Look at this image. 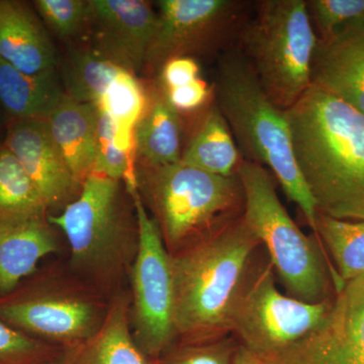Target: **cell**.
Listing matches in <instances>:
<instances>
[{
    "instance_id": "obj_1",
    "label": "cell",
    "mask_w": 364,
    "mask_h": 364,
    "mask_svg": "<svg viewBox=\"0 0 364 364\" xmlns=\"http://www.w3.org/2000/svg\"><path fill=\"white\" fill-rule=\"evenodd\" d=\"M286 114L294 159L318 212L364 221V114L313 85Z\"/></svg>"
},
{
    "instance_id": "obj_2",
    "label": "cell",
    "mask_w": 364,
    "mask_h": 364,
    "mask_svg": "<svg viewBox=\"0 0 364 364\" xmlns=\"http://www.w3.org/2000/svg\"><path fill=\"white\" fill-rule=\"evenodd\" d=\"M262 248L242 215L170 255L178 343H205L231 335L235 311Z\"/></svg>"
},
{
    "instance_id": "obj_3",
    "label": "cell",
    "mask_w": 364,
    "mask_h": 364,
    "mask_svg": "<svg viewBox=\"0 0 364 364\" xmlns=\"http://www.w3.org/2000/svg\"><path fill=\"white\" fill-rule=\"evenodd\" d=\"M53 226L68 243L66 265L77 279L112 299L124 291L139 246L135 207L124 181L92 173Z\"/></svg>"
},
{
    "instance_id": "obj_4",
    "label": "cell",
    "mask_w": 364,
    "mask_h": 364,
    "mask_svg": "<svg viewBox=\"0 0 364 364\" xmlns=\"http://www.w3.org/2000/svg\"><path fill=\"white\" fill-rule=\"evenodd\" d=\"M214 95L243 159L269 169L314 233L317 205L294 159L286 111L269 100L237 47L218 59Z\"/></svg>"
},
{
    "instance_id": "obj_5",
    "label": "cell",
    "mask_w": 364,
    "mask_h": 364,
    "mask_svg": "<svg viewBox=\"0 0 364 364\" xmlns=\"http://www.w3.org/2000/svg\"><path fill=\"white\" fill-rule=\"evenodd\" d=\"M136 181L169 255L221 231L244 214L238 173L215 176L179 161L158 167L136 165Z\"/></svg>"
},
{
    "instance_id": "obj_6",
    "label": "cell",
    "mask_w": 364,
    "mask_h": 364,
    "mask_svg": "<svg viewBox=\"0 0 364 364\" xmlns=\"http://www.w3.org/2000/svg\"><path fill=\"white\" fill-rule=\"evenodd\" d=\"M238 176L245 196L243 219L259 239L287 296L317 304L344 284L315 235L306 236L280 202L267 168L243 160Z\"/></svg>"
},
{
    "instance_id": "obj_7",
    "label": "cell",
    "mask_w": 364,
    "mask_h": 364,
    "mask_svg": "<svg viewBox=\"0 0 364 364\" xmlns=\"http://www.w3.org/2000/svg\"><path fill=\"white\" fill-rule=\"evenodd\" d=\"M111 301L56 262L0 298V320L45 343L74 349L102 327Z\"/></svg>"
},
{
    "instance_id": "obj_8",
    "label": "cell",
    "mask_w": 364,
    "mask_h": 364,
    "mask_svg": "<svg viewBox=\"0 0 364 364\" xmlns=\"http://www.w3.org/2000/svg\"><path fill=\"white\" fill-rule=\"evenodd\" d=\"M318 41L306 0H261L254 4L236 47L269 100L287 111L312 85Z\"/></svg>"
},
{
    "instance_id": "obj_9",
    "label": "cell",
    "mask_w": 364,
    "mask_h": 364,
    "mask_svg": "<svg viewBox=\"0 0 364 364\" xmlns=\"http://www.w3.org/2000/svg\"><path fill=\"white\" fill-rule=\"evenodd\" d=\"M126 186L139 227L138 252L129 275L131 329L139 347L158 361L177 342L171 260L138 186Z\"/></svg>"
},
{
    "instance_id": "obj_10",
    "label": "cell",
    "mask_w": 364,
    "mask_h": 364,
    "mask_svg": "<svg viewBox=\"0 0 364 364\" xmlns=\"http://www.w3.org/2000/svg\"><path fill=\"white\" fill-rule=\"evenodd\" d=\"M144 71L157 77L168 60L219 59L236 47L253 4L242 0H161Z\"/></svg>"
},
{
    "instance_id": "obj_11",
    "label": "cell",
    "mask_w": 364,
    "mask_h": 364,
    "mask_svg": "<svg viewBox=\"0 0 364 364\" xmlns=\"http://www.w3.org/2000/svg\"><path fill=\"white\" fill-rule=\"evenodd\" d=\"M332 301L306 303L280 293L274 268L262 254L235 311L231 335L261 358L273 355L317 328Z\"/></svg>"
},
{
    "instance_id": "obj_12",
    "label": "cell",
    "mask_w": 364,
    "mask_h": 364,
    "mask_svg": "<svg viewBox=\"0 0 364 364\" xmlns=\"http://www.w3.org/2000/svg\"><path fill=\"white\" fill-rule=\"evenodd\" d=\"M261 358L267 364H364V275L335 294L327 315L308 336Z\"/></svg>"
},
{
    "instance_id": "obj_13",
    "label": "cell",
    "mask_w": 364,
    "mask_h": 364,
    "mask_svg": "<svg viewBox=\"0 0 364 364\" xmlns=\"http://www.w3.org/2000/svg\"><path fill=\"white\" fill-rule=\"evenodd\" d=\"M158 26V11L145 0H90L91 47L131 73L144 71Z\"/></svg>"
},
{
    "instance_id": "obj_14",
    "label": "cell",
    "mask_w": 364,
    "mask_h": 364,
    "mask_svg": "<svg viewBox=\"0 0 364 364\" xmlns=\"http://www.w3.org/2000/svg\"><path fill=\"white\" fill-rule=\"evenodd\" d=\"M4 144L32 179L50 215L77 198L82 186L72 176L46 119H9Z\"/></svg>"
},
{
    "instance_id": "obj_15",
    "label": "cell",
    "mask_w": 364,
    "mask_h": 364,
    "mask_svg": "<svg viewBox=\"0 0 364 364\" xmlns=\"http://www.w3.org/2000/svg\"><path fill=\"white\" fill-rule=\"evenodd\" d=\"M312 85L364 114V18L318 41L312 61Z\"/></svg>"
},
{
    "instance_id": "obj_16",
    "label": "cell",
    "mask_w": 364,
    "mask_h": 364,
    "mask_svg": "<svg viewBox=\"0 0 364 364\" xmlns=\"http://www.w3.org/2000/svg\"><path fill=\"white\" fill-rule=\"evenodd\" d=\"M60 251L49 214L0 220V298L37 272L41 260Z\"/></svg>"
},
{
    "instance_id": "obj_17",
    "label": "cell",
    "mask_w": 364,
    "mask_h": 364,
    "mask_svg": "<svg viewBox=\"0 0 364 364\" xmlns=\"http://www.w3.org/2000/svg\"><path fill=\"white\" fill-rule=\"evenodd\" d=\"M0 58L26 74L58 69L56 48L28 2L0 0Z\"/></svg>"
},
{
    "instance_id": "obj_18",
    "label": "cell",
    "mask_w": 364,
    "mask_h": 364,
    "mask_svg": "<svg viewBox=\"0 0 364 364\" xmlns=\"http://www.w3.org/2000/svg\"><path fill=\"white\" fill-rule=\"evenodd\" d=\"M98 116L97 105L77 102L64 93L46 119L53 141L81 186L93 173Z\"/></svg>"
},
{
    "instance_id": "obj_19",
    "label": "cell",
    "mask_w": 364,
    "mask_h": 364,
    "mask_svg": "<svg viewBox=\"0 0 364 364\" xmlns=\"http://www.w3.org/2000/svg\"><path fill=\"white\" fill-rule=\"evenodd\" d=\"M183 123L157 81L148 90V105L134 132L138 165L164 166L181 161Z\"/></svg>"
},
{
    "instance_id": "obj_20",
    "label": "cell",
    "mask_w": 364,
    "mask_h": 364,
    "mask_svg": "<svg viewBox=\"0 0 364 364\" xmlns=\"http://www.w3.org/2000/svg\"><path fill=\"white\" fill-rule=\"evenodd\" d=\"M130 293L112 298L109 312L98 331L73 349L72 364H158L136 344L130 323Z\"/></svg>"
},
{
    "instance_id": "obj_21",
    "label": "cell",
    "mask_w": 364,
    "mask_h": 364,
    "mask_svg": "<svg viewBox=\"0 0 364 364\" xmlns=\"http://www.w3.org/2000/svg\"><path fill=\"white\" fill-rule=\"evenodd\" d=\"M64 93L58 69L26 74L0 58V107L9 119H46Z\"/></svg>"
},
{
    "instance_id": "obj_22",
    "label": "cell",
    "mask_w": 364,
    "mask_h": 364,
    "mask_svg": "<svg viewBox=\"0 0 364 364\" xmlns=\"http://www.w3.org/2000/svg\"><path fill=\"white\" fill-rule=\"evenodd\" d=\"M243 160L231 129L214 100L203 112L181 161L208 173L232 176L238 173Z\"/></svg>"
},
{
    "instance_id": "obj_23",
    "label": "cell",
    "mask_w": 364,
    "mask_h": 364,
    "mask_svg": "<svg viewBox=\"0 0 364 364\" xmlns=\"http://www.w3.org/2000/svg\"><path fill=\"white\" fill-rule=\"evenodd\" d=\"M123 70L90 45L69 48L61 65L64 92L77 102L97 105Z\"/></svg>"
},
{
    "instance_id": "obj_24",
    "label": "cell",
    "mask_w": 364,
    "mask_h": 364,
    "mask_svg": "<svg viewBox=\"0 0 364 364\" xmlns=\"http://www.w3.org/2000/svg\"><path fill=\"white\" fill-rule=\"evenodd\" d=\"M314 235L342 284L364 275V221H346L317 213Z\"/></svg>"
},
{
    "instance_id": "obj_25",
    "label": "cell",
    "mask_w": 364,
    "mask_h": 364,
    "mask_svg": "<svg viewBox=\"0 0 364 364\" xmlns=\"http://www.w3.org/2000/svg\"><path fill=\"white\" fill-rule=\"evenodd\" d=\"M148 105V90L136 74L123 70L112 81L97 105L116 126L117 142L135 155L134 132Z\"/></svg>"
},
{
    "instance_id": "obj_26",
    "label": "cell",
    "mask_w": 364,
    "mask_h": 364,
    "mask_svg": "<svg viewBox=\"0 0 364 364\" xmlns=\"http://www.w3.org/2000/svg\"><path fill=\"white\" fill-rule=\"evenodd\" d=\"M43 214H49V210L42 196L20 161L2 143L0 145V220Z\"/></svg>"
},
{
    "instance_id": "obj_27",
    "label": "cell",
    "mask_w": 364,
    "mask_h": 364,
    "mask_svg": "<svg viewBox=\"0 0 364 364\" xmlns=\"http://www.w3.org/2000/svg\"><path fill=\"white\" fill-rule=\"evenodd\" d=\"M97 148L93 173L124 181L127 186L136 184L135 155L122 149L117 142L116 126L109 117L100 111Z\"/></svg>"
},
{
    "instance_id": "obj_28",
    "label": "cell",
    "mask_w": 364,
    "mask_h": 364,
    "mask_svg": "<svg viewBox=\"0 0 364 364\" xmlns=\"http://www.w3.org/2000/svg\"><path fill=\"white\" fill-rule=\"evenodd\" d=\"M33 4L60 39H75L88 32L90 0H36Z\"/></svg>"
},
{
    "instance_id": "obj_29",
    "label": "cell",
    "mask_w": 364,
    "mask_h": 364,
    "mask_svg": "<svg viewBox=\"0 0 364 364\" xmlns=\"http://www.w3.org/2000/svg\"><path fill=\"white\" fill-rule=\"evenodd\" d=\"M65 350L33 338L0 320V364L49 363Z\"/></svg>"
},
{
    "instance_id": "obj_30",
    "label": "cell",
    "mask_w": 364,
    "mask_h": 364,
    "mask_svg": "<svg viewBox=\"0 0 364 364\" xmlns=\"http://www.w3.org/2000/svg\"><path fill=\"white\" fill-rule=\"evenodd\" d=\"M306 11L318 40L347 23L364 18V0H309Z\"/></svg>"
},
{
    "instance_id": "obj_31",
    "label": "cell",
    "mask_w": 364,
    "mask_h": 364,
    "mask_svg": "<svg viewBox=\"0 0 364 364\" xmlns=\"http://www.w3.org/2000/svg\"><path fill=\"white\" fill-rule=\"evenodd\" d=\"M238 346L232 335L205 343L177 342L158 364H233Z\"/></svg>"
},
{
    "instance_id": "obj_32",
    "label": "cell",
    "mask_w": 364,
    "mask_h": 364,
    "mask_svg": "<svg viewBox=\"0 0 364 364\" xmlns=\"http://www.w3.org/2000/svg\"><path fill=\"white\" fill-rule=\"evenodd\" d=\"M170 104L179 114L205 109L214 102V85L198 77L188 85L164 90Z\"/></svg>"
},
{
    "instance_id": "obj_33",
    "label": "cell",
    "mask_w": 364,
    "mask_h": 364,
    "mask_svg": "<svg viewBox=\"0 0 364 364\" xmlns=\"http://www.w3.org/2000/svg\"><path fill=\"white\" fill-rule=\"evenodd\" d=\"M200 67L198 60L177 57L168 60L160 69L156 81L164 90L188 85L200 77Z\"/></svg>"
},
{
    "instance_id": "obj_34",
    "label": "cell",
    "mask_w": 364,
    "mask_h": 364,
    "mask_svg": "<svg viewBox=\"0 0 364 364\" xmlns=\"http://www.w3.org/2000/svg\"><path fill=\"white\" fill-rule=\"evenodd\" d=\"M233 364H267L257 354L239 344Z\"/></svg>"
},
{
    "instance_id": "obj_35",
    "label": "cell",
    "mask_w": 364,
    "mask_h": 364,
    "mask_svg": "<svg viewBox=\"0 0 364 364\" xmlns=\"http://www.w3.org/2000/svg\"><path fill=\"white\" fill-rule=\"evenodd\" d=\"M72 359H73V349H67L58 358L42 364H72Z\"/></svg>"
}]
</instances>
